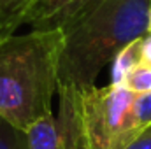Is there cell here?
Masks as SVG:
<instances>
[{
	"label": "cell",
	"mask_w": 151,
	"mask_h": 149,
	"mask_svg": "<svg viewBox=\"0 0 151 149\" xmlns=\"http://www.w3.org/2000/svg\"><path fill=\"white\" fill-rule=\"evenodd\" d=\"M144 37V35H142ZM141 37V39H142ZM141 39L132 40L127 44L111 63V84L125 86V79L137 65L142 63V54H141Z\"/></svg>",
	"instance_id": "obj_7"
},
{
	"label": "cell",
	"mask_w": 151,
	"mask_h": 149,
	"mask_svg": "<svg viewBox=\"0 0 151 149\" xmlns=\"http://www.w3.org/2000/svg\"><path fill=\"white\" fill-rule=\"evenodd\" d=\"M121 149H151V125L144 128L139 135H135L125 148Z\"/></svg>",
	"instance_id": "obj_11"
},
{
	"label": "cell",
	"mask_w": 151,
	"mask_h": 149,
	"mask_svg": "<svg viewBox=\"0 0 151 149\" xmlns=\"http://www.w3.org/2000/svg\"><path fill=\"white\" fill-rule=\"evenodd\" d=\"M0 149H28L25 130L0 117Z\"/></svg>",
	"instance_id": "obj_8"
},
{
	"label": "cell",
	"mask_w": 151,
	"mask_h": 149,
	"mask_svg": "<svg viewBox=\"0 0 151 149\" xmlns=\"http://www.w3.org/2000/svg\"><path fill=\"white\" fill-rule=\"evenodd\" d=\"M137 93L127 86L107 84L77 95L81 139L84 149H121L137 132L132 125V104Z\"/></svg>",
	"instance_id": "obj_3"
},
{
	"label": "cell",
	"mask_w": 151,
	"mask_h": 149,
	"mask_svg": "<svg viewBox=\"0 0 151 149\" xmlns=\"http://www.w3.org/2000/svg\"><path fill=\"white\" fill-rule=\"evenodd\" d=\"M141 54H142V63L151 65V34H146L141 39Z\"/></svg>",
	"instance_id": "obj_12"
},
{
	"label": "cell",
	"mask_w": 151,
	"mask_h": 149,
	"mask_svg": "<svg viewBox=\"0 0 151 149\" xmlns=\"http://www.w3.org/2000/svg\"><path fill=\"white\" fill-rule=\"evenodd\" d=\"M132 125L137 132L151 125V91L135 95L132 104Z\"/></svg>",
	"instance_id": "obj_9"
},
{
	"label": "cell",
	"mask_w": 151,
	"mask_h": 149,
	"mask_svg": "<svg viewBox=\"0 0 151 149\" xmlns=\"http://www.w3.org/2000/svg\"><path fill=\"white\" fill-rule=\"evenodd\" d=\"M125 86L134 93H148L151 91V65H137L125 79Z\"/></svg>",
	"instance_id": "obj_10"
},
{
	"label": "cell",
	"mask_w": 151,
	"mask_h": 149,
	"mask_svg": "<svg viewBox=\"0 0 151 149\" xmlns=\"http://www.w3.org/2000/svg\"><path fill=\"white\" fill-rule=\"evenodd\" d=\"M79 149H84L83 148V139H81V146H79Z\"/></svg>",
	"instance_id": "obj_14"
},
{
	"label": "cell",
	"mask_w": 151,
	"mask_h": 149,
	"mask_svg": "<svg viewBox=\"0 0 151 149\" xmlns=\"http://www.w3.org/2000/svg\"><path fill=\"white\" fill-rule=\"evenodd\" d=\"M88 2L91 0H35L25 23L34 28H60Z\"/></svg>",
	"instance_id": "obj_5"
},
{
	"label": "cell",
	"mask_w": 151,
	"mask_h": 149,
	"mask_svg": "<svg viewBox=\"0 0 151 149\" xmlns=\"http://www.w3.org/2000/svg\"><path fill=\"white\" fill-rule=\"evenodd\" d=\"M148 34H151V7H150V12H148Z\"/></svg>",
	"instance_id": "obj_13"
},
{
	"label": "cell",
	"mask_w": 151,
	"mask_h": 149,
	"mask_svg": "<svg viewBox=\"0 0 151 149\" xmlns=\"http://www.w3.org/2000/svg\"><path fill=\"white\" fill-rule=\"evenodd\" d=\"M151 0H91L62 28L58 90L83 93L132 40L148 34Z\"/></svg>",
	"instance_id": "obj_1"
},
{
	"label": "cell",
	"mask_w": 151,
	"mask_h": 149,
	"mask_svg": "<svg viewBox=\"0 0 151 149\" xmlns=\"http://www.w3.org/2000/svg\"><path fill=\"white\" fill-rule=\"evenodd\" d=\"M35 0H0V42L16 35Z\"/></svg>",
	"instance_id": "obj_6"
},
{
	"label": "cell",
	"mask_w": 151,
	"mask_h": 149,
	"mask_svg": "<svg viewBox=\"0 0 151 149\" xmlns=\"http://www.w3.org/2000/svg\"><path fill=\"white\" fill-rule=\"evenodd\" d=\"M62 28H32L0 42V117L27 130L53 114Z\"/></svg>",
	"instance_id": "obj_2"
},
{
	"label": "cell",
	"mask_w": 151,
	"mask_h": 149,
	"mask_svg": "<svg viewBox=\"0 0 151 149\" xmlns=\"http://www.w3.org/2000/svg\"><path fill=\"white\" fill-rule=\"evenodd\" d=\"M77 95L69 90H58V112L40 117L25 130L28 149H79L81 125Z\"/></svg>",
	"instance_id": "obj_4"
}]
</instances>
